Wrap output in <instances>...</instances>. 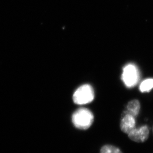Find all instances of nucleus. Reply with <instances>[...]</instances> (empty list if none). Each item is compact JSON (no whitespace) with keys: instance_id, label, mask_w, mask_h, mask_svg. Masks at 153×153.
<instances>
[{"instance_id":"f257e3e1","label":"nucleus","mask_w":153,"mask_h":153,"mask_svg":"<svg viewBox=\"0 0 153 153\" xmlns=\"http://www.w3.org/2000/svg\"><path fill=\"white\" fill-rule=\"evenodd\" d=\"M94 120V115L91 111L84 108H78L72 116L74 126L81 130H86L91 127Z\"/></svg>"},{"instance_id":"f03ea898","label":"nucleus","mask_w":153,"mask_h":153,"mask_svg":"<svg viewBox=\"0 0 153 153\" xmlns=\"http://www.w3.org/2000/svg\"><path fill=\"white\" fill-rule=\"evenodd\" d=\"M95 97L94 89L89 84L81 85L74 93L73 100L77 105H85L92 102Z\"/></svg>"},{"instance_id":"7ed1b4c3","label":"nucleus","mask_w":153,"mask_h":153,"mask_svg":"<svg viewBox=\"0 0 153 153\" xmlns=\"http://www.w3.org/2000/svg\"><path fill=\"white\" fill-rule=\"evenodd\" d=\"M121 79L128 88L136 86L139 80V73L137 67L133 64L126 65L123 69Z\"/></svg>"},{"instance_id":"20e7f679","label":"nucleus","mask_w":153,"mask_h":153,"mask_svg":"<svg viewBox=\"0 0 153 153\" xmlns=\"http://www.w3.org/2000/svg\"><path fill=\"white\" fill-rule=\"evenodd\" d=\"M129 138L133 141L143 143L147 140L149 136V129L147 126L135 128L128 134Z\"/></svg>"},{"instance_id":"39448f33","label":"nucleus","mask_w":153,"mask_h":153,"mask_svg":"<svg viewBox=\"0 0 153 153\" xmlns=\"http://www.w3.org/2000/svg\"><path fill=\"white\" fill-rule=\"evenodd\" d=\"M135 118L130 114L122 115L120 127L121 131L126 134H128L133 129L135 128Z\"/></svg>"},{"instance_id":"423d86ee","label":"nucleus","mask_w":153,"mask_h":153,"mask_svg":"<svg viewBox=\"0 0 153 153\" xmlns=\"http://www.w3.org/2000/svg\"><path fill=\"white\" fill-rule=\"evenodd\" d=\"M140 110V102L138 100L135 99L129 102L126 105V111L123 113V114H130L136 118L138 115Z\"/></svg>"},{"instance_id":"0eeeda50","label":"nucleus","mask_w":153,"mask_h":153,"mask_svg":"<svg viewBox=\"0 0 153 153\" xmlns=\"http://www.w3.org/2000/svg\"><path fill=\"white\" fill-rule=\"evenodd\" d=\"M152 89H153V79L152 78L144 80L139 86V90L142 93L149 92Z\"/></svg>"},{"instance_id":"6e6552de","label":"nucleus","mask_w":153,"mask_h":153,"mask_svg":"<svg viewBox=\"0 0 153 153\" xmlns=\"http://www.w3.org/2000/svg\"><path fill=\"white\" fill-rule=\"evenodd\" d=\"M100 153H123L119 148L111 145H105L102 146Z\"/></svg>"}]
</instances>
